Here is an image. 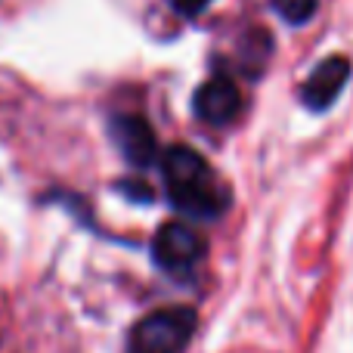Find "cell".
Returning a JSON list of instances; mask_svg holds the SVG:
<instances>
[{"label": "cell", "instance_id": "cell-6", "mask_svg": "<svg viewBox=\"0 0 353 353\" xmlns=\"http://www.w3.org/2000/svg\"><path fill=\"white\" fill-rule=\"evenodd\" d=\"M242 109V93L230 74H211L192 93V115L205 124H230Z\"/></svg>", "mask_w": 353, "mask_h": 353}, {"label": "cell", "instance_id": "cell-2", "mask_svg": "<svg viewBox=\"0 0 353 353\" xmlns=\"http://www.w3.org/2000/svg\"><path fill=\"white\" fill-rule=\"evenodd\" d=\"M199 316L192 307H161L152 310L130 329V353H183L192 341Z\"/></svg>", "mask_w": 353, "mask_h": 353}, {"label": "cell", "instance_id": "cell-5", "mask_svg": "<svg viewBox=\"0 0 353 353\" xmlns=\"http://www.w3.org/2000/svg\"><path fill=\"white\" fill-rule=\"evenodd\" d=\"M350 74L353 65L347 56H325L323 62L313 65V72L301 84V103L310 112H329L335 99L341 97V90L347 87Z\"/></svg>", "mask_w": 353, "mask_h": 353}, {"label": "cell", "instance_id": "cell-4", "mask_svg": "<svg viewBox=\"0 0 353 353\" xmlns=\"http://www.w3.org/2000/svg\"><path fill=\"white\" fill-rule=\"evenodd\" d=\"M109 137L118 146V152L128 159L130 168H146L159 165V140H155L152 124L143 115H112L109 118Z\"/></svg>", "mask_w": 353, "mask_h": 353}, {"label": "cell", "instance_id": "cell-1", "mask_svg": "<svg viewBox=\"0 0 353 353\" xmlns=\"http://www.w3.org/2000/svg\"><path fill=\"white\" fill-rule=\"evenodd\" d=\"M159 165L161 176H165L168 201L186 217L217 220L232 205L226 183L205 161V155L195 152V149L174 143L159 155Z\"/></svg>", "mask_w": 353, "mask_h": 353}, {"label": "cell", "instance_id": "cell-7", "mask_svg": "<svg viewBox=\"0 0 353 353\" xmlns=\"http://www.w3.org/2000/svg\"><path fill=\"white\" fill-rule=\"evenodd\" d=\"M270 6H273L288 25H304L313 19L319 0H270Z\"/></svg>", "mask_w": 353, "mask_h": 353}, {"label": "cell", "instance_id": "cell-3", "mask_svg": "<svg viewBox=\"0 0 353 353\" xmlns=\"http://www.w3.org/2000/svg\"><path fill=\"white\" fill-rule=\"evenodd\" d=\"M205 257V242L199 232H192L186 223L171 220V223L159 226V232L152 236V261L159 270L171 276H189L195 270V263Z\"/></svg>", "mask_w": 353, "mask_h": 353}, {"label": "cell", "instance_id": "cell-8", "mask_svg": "<svg viewBox=\"0 0 353 353\" xmlns=\"http://www.w3.org/2000/svg\"><path fill=\"white\" fill-rule=\"evenodd\" d=\"M211 3V0H174V10L180 12V16H186V19H192V16H199L205 6Z\"/></svg>", "mask_w": 353, "mask_h": 353}]
</instances>
